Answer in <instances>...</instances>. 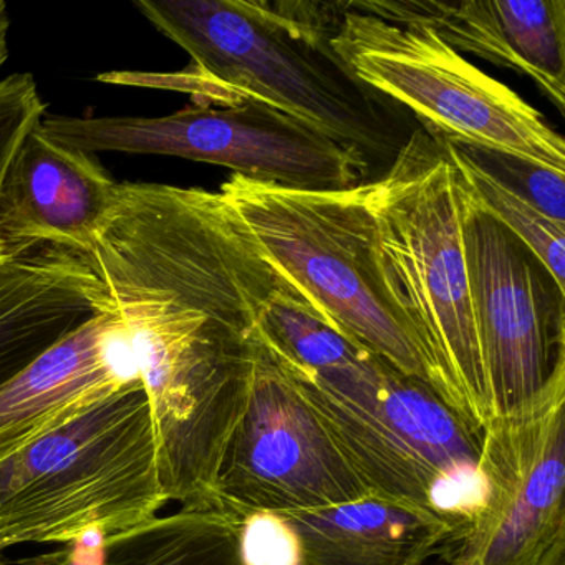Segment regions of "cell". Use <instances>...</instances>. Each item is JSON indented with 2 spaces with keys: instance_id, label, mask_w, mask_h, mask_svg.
Returning <instances> with one entry per match:
<instances>
[{
  "instance_id": "1",
  "label": "cell",
  "mask_w": 565,
  "mask_h": 565,
  "mask_svg": "<svg viewBox=\"0 0 565 565\" xmlns=\"http://www.w3.org/2000/svg\"><path fill=\"white\" fill-rule=\"evenodd\" d=\"M135 8L191 57L180 74L147 75L198 102L269 105L332 138L369 164L395 160L409 135L395 102L359 81L330 45L335 2L135 0Z\"/></svg>"
},
{
  "instance_id": "2",
  "label": "cell",
  "mask_w": 565,
  "mask_h": 565,
  "mask_svg": "<svg viewBox=\"0 0 565 565\" xmlns=\"http://www.w3.org/2000/svg\"><path fill=\"white\" fill-rule=\"evenodd\" d=\"M362 188L380 279L429 385L484 429L494 413L469 296L459 174L445 138L416 128L385 173Z\"/></svg>"
},
{
  "instance_id": "3",
  "label": "cell",
  "mask_w": 565,
  "mask_h": 565,
  "mask_svg": "<svg viewBox=\"0 0 565 565\" xmlns=\"http://www.w3.org/2000/svg\"><path fill=\"white\" fill-rule=\"evenodd\" d=\"M276 360L370 494L448 515L462 529L481 502L482 429L362 347L322 369Z\"/></svg>"
},
{
  "instance_id": "4",
  "label": "cell",
  "mask_w": 565,
  "mask_h": 565,
  "mask_svg": "<svg viewBox=\"0 0 565 565\" xmlns=\"http://www.w3.org/2000/svg\"><path fill=\"white\" fill-rule=\"evenodd\" d=\"M167 502L150 399L137 379L0 465V548L65 544L92 531L115 537Z\"/></svg>"
},
{
  "instance_id": "5",
  "label": "cell",
  "mask_w": 565,
  "mask_h": 565,
  "mask_svg": "<svg viewBox=\"0 0 565 565\" xmlns=\"http://www.w3.org/2000/svg\"><path fill=\"white\" fill-rule=\"evenodd\" d=\"M362 184L290 190L233 174L217 193L243 217L264 254L342 335L431 388L380 279Z\"/></svg>"
},
{
  "instance_id": "6",
  "label": "cell",
  "mask_w": 565,
  "mask_h": 565,
  "mask_svg": "<svg viewBox=\"0 0 565 565\" xmlns=\"http://www.w3.org/2000/svg\"><path fill=\"white\" fill-rule=\"evenodd\" d=\"M330 45L362 84L408 108L428 134L565 173L564 138L544 115L429 25L335 2Z\"/></svg>"
},
{
  "instance_id": "7",
  "label": "cell",
  "mask_w": 565,
  "mask_h": 565,
  "mask_svg": "<svg viewBox=\"0 0 565 565\" xmlns=\"http://www.w3.org/2000/svg\"><path fill=\"white\" fill-rule=\"evenodd\" d=\"M39 128L87 153L183 158L290 190H350L370 174L362 158L332 138L257 100L224 108L198 105L167 117L45 115Z\"/></svg>"
},
{
  "instance_id": "8",
  "label": "cell",
  "mask_w": 565,
  "mask_h": 565,
  "mask_svg": "<svg viewBox=\"0 0 565 565\" xmlns=\"http://www.w3.org/2000/svg\"><path fill=\"white\" fill-rule=\"evenodd\" d=\"M482 495L443 565H565V366L482 429Z\"/></svg>"
},
{
  "instance_id": "9",
  "label": "cell",
  "mask_w": 565,
  "mask_h": 565,
  "mask_svg": "<svg viewBox=\"0 0 565 565\" xmlns=\"http://www.w3.org/2000/svg\"><path fill=\"white\" fill-rule=\"evenodd\" d=\"M459 214L492 413L509 415L531 403L565 366V290L531 249L479 204L461 174Z\"/></svg>"
},
{
  "instance_id": "10",
  "label": "cell",
  "mask_w": 565,
  "mask_h": 565,
  "mask_svg": "<svg viewBox=\"0 0 565 565\" xmlns=\"http://www.w3.org/2000/svg\"><path fill=\"white\" fill-rule=\"evenodd\" d=\"M369 494L309 403L260 342L246 408L217 472L213 508L241 518L296 514Z\"/></svg>"
},
{
  "instance_id": "11",
  "label": "cell",
  "mask_w": 565,
  "mask_h": 565,
  "mask_svg": "<svg viewBox=\"0 0 565 565\" xmlns=\"http://www.w3.org/2000/svg\"><path fill=\"white\" fill-rule=\"evenodd\" d=\"M137 379L127 330L108 307L0 385V465Z\"/></svg>"
},
{
  "instance_id": "12",
  "label": "cell",
  "mask_w": 565,
  "mask_h": 565,
  "mask_svg": "<svg viewBox=\"0 0 565 565\" xmlns=\"http://www.w3.org/2000/svg\"><path fill=\"white\" fill-rule=\"evenodd\" d=\"M117 181L97 154L65 147L34 128L0 186L4 254L54 246L87 256L110 213Z\"/></svg>"
},
{
  "instance_id": "13",
  "label": "cell",
  "mask_w": 565,
  "mask_h": 565,
  "mask_svg": "<svg viewBox=\"0 0 565 565\" xmlns=\"http://www.w3.org/2000/svg\"><path fill=\"white\" fill-rule=\"evenodd\" d=\"M382 19L429 25L456 52L476 55L535 82L565 107V0H355Z\"/></svg>"
},
{
  "instance_id": "14",
  "label": "cell",
  "mask_w": 565,
  "mask_h": 565,
  "mask_svg": "<svg viewBox=\"0 0 565 565\" xmlns=\"http://www.w3.org/2000/svg\"><path fill=\"white\" fill-rule=\"evenodd\" d=\"M87 256L39 246L0 256V385L108 309Z\"/></svg>"
},
{
  "instance_id": "15",
  "label": "cell",
  "mask_w": 565,
  "mask_h": 565,
  "mask_svg": "<svg viewBox=\"0 0 565 565\" xmlns=\"http://www.w3.org/2000/svg\"><path fill=\"white\" fill-rule=\"evenodd\" d=\"M282 518L299 565H426L461 531L448 515L376 494Z\"/></svg>"
},
{
  "instance_id": "16",
  "label": "cell",
  "mask_w": 565,
  "mask_h": 565,
  "mask_svg": "<svg viewBox=\"0 0 565 565\" xmlns=\"http://www.w3.org/2000/svg\"><path fill=\"white\" fill-rule=\"evenodd\" d=\"M243 518L223 509H183L115 535L104 565H247Z\"/></svg>"
},
{
  "instance_id": "17",
  "label": "cell",
  "mask_w": 565,
  "mask_h": 565,
  "mask_svg": "<svg viewBox=\"0 0 565 565\" xmlns=\"http://www.w3.org/2000/svg\"><path fill=\"white\" fill-rule=\"evenodd\" d=\"M445 141L452 163L479 204L524 243L565 290V223L542 214L534 204L476 164L459 145Z\"/></svg>"
},
{
  "instance_id": "18",
  "label": "cell",
  "mask_w": 565,
  "mask_h": 565,
  "mask_svg": "<svg viewBox=\"0 0 565 565\" xmlns=\"http://www.w3.org/2000/svg\"><path fill=\"white\" fill-rule=\"evenodd\" d=\"M459 148L482 170L534 204L542 214L565 223L564 173L495 151L478 150L465 145H459Z\"/></svg>"
},
{
  "instance_id": "19",
  "label": "cell",
  "mask_w": 565,
  "mask_h": 565,
  "mask_svg": "<svg viewBox=\"0 0 565 565\" xmlns=\"http://www.w3.org/2000/svg\"><path fill=\"white\" fill-rule=\"evenodd\" d=\"M45 117V104L31 74L0 81V186L15 151Z\"/></svg>"
},
{
  "instance_id": "20",
  "label": "cell",
  "mask_w": 565,
  "mask_h": 565,
  "mask_svg": "<svg viewBox=\"0 0 565 565\" xmlns=\"http://www.w3.org/2000/svg\"><path fill=\"white\" fill-rule=\"evenodd\" d=\"M241 547L247 565H299L296 535L282 515L243 518Z\"/></svg>"
},
{
  "instance_id": "21",
  "label": "cell",
  "mask_w": 565,
  "mask_h": 565,
  "mask_svg": "<svg viewBox=\"0 0 565 565\" xmlns=\"http://www.w3.org/2000/svg\"><path fill=\"white\" fill-rule=\"evenodd\" d=\"M108 537L105 532L92 531L65 542L61 551L24 558L15 565H104Z\"/></svg>"
},
{
  "instance_id": "22",
  "label": "cell",
  "mask_w": 565,
  "mask_h": 565,
  "mask_svg": "<svg viewBox=\"0 0 565 565\" xmlns=\"http://www.w3.org/2000/svg\"><path fill=\"white\" fill-rule=\"evenodd\" d=\"M9 28H11V19L8 14V6L4 0H0V71L9 58Z\"/></svg>"
},
{
  "instance_id": "23",
  "label": "cell",
  "mask_w": 565,
  "mask_h": 565,
  "mask_svg": "<svg viewBox=\"0 0 565 565\" xmlns=\"http://www.w3.org/2000/svg\"><path fill=\"white\" fill-rule=\"evenodd\" d=\"M2 551H4V548H0V565H4V561H2Z\"/></svg>"
},
{
  "instance_id": "24",
  "label": "cell",
  "mask_w": 565,
  "mask_h": 565,
  "mask_svg": "<svg viewBox=\"0 0 565 565\" xmlns=\"http://www.w3.org/2000/svg\"><path fill=\"white\" fill-rule=\"evenodd\" d=\"M2 254H4V249H2V246H0V256H2Z\"/></svg>"
}]
</instances>
